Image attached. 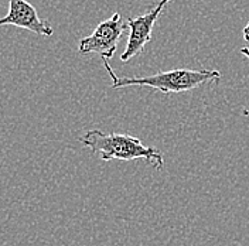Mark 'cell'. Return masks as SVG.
Instances as JSON below:
<instances>
[{"label":"cell","instance_id":"obj_3","mask_svg":"<svg viewBox=\"0 0 249 246\" xmlns=\"http://www.w3.org/2000/svg\"><path fill=\"white\" fill-rule=\"evenodd\" d=\"M126 29L127 24H124L122 16L116 12L110 18L99 23L91 35L82 38L78 50L81 54H99L102 61H109L115 55L119 38Z\"/></svg>","mask_w":249,"mask_h":246},{"label":"cell","instance_id":"obj_5","mask_svg":"<svg viewBox=\"0 0 249 246\" xmlns=\"http://www.w3.org/2000/svg\"><path fill=\"white\" fill-rule=\"evenodd\" d=\"M7 1H9V12L6 16L0 17V27L10 24L20 29L30 30L38 35H44V37L53 35L54 30L50 26V23L40 18L37 10L27 0H7Z\"/></svg>","mask_w":249,"mask_h":246},{"label":"cell","instance_id":"obj_2","mask_svg":"<svg viewBox=\"0 0 249 246\" xmlns=\"http://www.w3.org/2000/svg\"><path fill=\"white\" fill-rule=\"evenodd\" d=\"M104 67L108 71L109 77L112 78V88H124V87H150L159 92L183 93L198 88L205 82L219 81L222 74L217 70H187L178 68L167 72H159L149 77H118L110 67L109 61H104Z\"/></svg>","mask_w":249,"mask_h":246},{"label":"cell","instance_id":"obj_1","mask_svg":"<svg viewBox=\"0 0 249 246\" xmlns=\"http://www.w3.org/2000/svg\"><path fill=\"white\" fill-rule=\"evenodd\" d=\"M79 141L92 153L99 154L102 161H133L144 158L156 170H161L164 166V156L159 149L144 146L140 139L130 135L104 133L98 129H91L79 138Z\"/></svg>","mask_w":249,"mask_h":246},{"label":"cell","instance_id":"obj_7","mask_svg":"<svg viewBox=\"0 0 249 246\" xmlns=\"http://www.w3.org/2000/svg\"><path fill=\"white\" fill-rule=\"evenodd\" d=\"M239 53H241L244 57H247V60L249 61V48H247V47H242V48H239Z\"/></svg>","mask_w":249,"mask_h":246},{"label":"cell","instance_id":"obj_4","mask_svg":"<svg viewBox=\"0 0 249 246\" xmlns=\"http://www.w3.org/2000/svg\"><path fill=\"white\" fill-rule=\"evenodd\" d=\"M171 0H160L157 4H155L146 15L135 17V18H127L126 24L127 29L130 30L129 38H127V44L124 48V54L121 55V60L124 62L130 61L133 57H136L143 51L144 46L152 40V33L155 27L156 20L159 15L163 12V9L167 6V3H170Z\"/></svg>","mask_w":249,"mask_h":246},{"label":"cell","instance_id":"obj_6","mask_svg":"<svg viewBox=\"0 0 249 246\" xmlns=\"http://www.w3.org/2000/svg\"><path fill=\"white\" fill-rule=\"evenodd\" d=\"M242 34H244V40H245V41H248V43H249V21L247 23V26L244 27V31H242Z\"/></svg>","mask_w":249,"mask_h":246}]
</instances>
